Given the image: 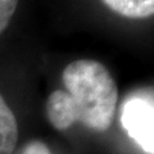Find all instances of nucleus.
Segmentation results:
<instances>
[{"mask_svg":"<svg viewBox=\"0 0 154 154\" xmlns=\"http://www.w3.org/2000/svg\"><path fill=\"white\" fill-rule=\"evenodd\" d=\"M66 90H55L46 100V116L57 130L80 121L95 131L112 125L118 100L116 81L105 67L93 59H79L63 71Z\"/></svg>","mask_w":154,"mask_h":154,"instance_id":"obj_1","label":"nucleus"},{"mask_svg":"<svg viewBox=\"0 0 154 154\" xmlns=\"http://www.w3.org/2000/svg\"><path fill=\"white\" fill-rule=\"evenodd\" d=\"M121 123L132 140L146 154L154 153L153 94H136L126 99L121 109Z\"/></svg>","mask_w":154,"mask_h":154,"instance_id":"obj_2","label":"nucleus"},{"mask_svg":"<svg viewBox=\"0 0 154 154\" xmlns=\"http://www.w3.org/2000/svg\"><path fill=\"white\" fill-rule=\"evenodd\" d=\"M18 139V126L12 109L0 95V154H12Z\"/></svg>","mask_w":154,"mask_h":154,"instance_id":"obj_3","label":"nucleus"},{"mask_svg":"<svg viewBox=\"0 0 154 154\" xmlns=\"http://www.w3.org/2000/svg\"><path fill=\"white\" fill-rule=\"evenodd\" d=\"M103 3L113 12L127 18H149L154 13V0H103Z\"/></svg>","mask_w":154,"mask_h":154,"instance_id":"obj_4","label":"nucleus"},{"mask_svg":"<svg viewBox=\"0 0 154 154\" xmlns=\"http://www.w3.org/2000/svg\"><path fill=\"white\" fill-rule=\"evenodd\" d=\"M18 0H0V33L8 27L16 12Z\"/></svg>","mask_w":154,"mask_h":154,"instance_id":"obj_5","label":"nucleus"},{"mask_svg":"<svg viewBox=\"0 0 154 154\" xmlns=\"http://www.w3.org/2000/svg\"><path fill=\"white\" fill-rule=\"evenodd\" d=\"M18 154H51V153L44 143L31 141L26 146H23V149Z\"/></svg>","mask_w":154,"mask_h":154,"instance_id":"obj_6","label":"nucleus"}]
</instances>
